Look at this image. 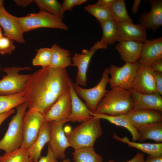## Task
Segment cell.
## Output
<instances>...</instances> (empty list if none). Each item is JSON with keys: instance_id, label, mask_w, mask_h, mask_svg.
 I'll return each instance as SVG.
<instances>
[{"instance_id": "cell-1", "label": "cell", "mask_w": 162, "mask_h": 162, "mask_svg": "<svg viewBox=\"0 0 162 162\" xmlns=\"http://www.w3.org/2000/svg\"><path fill=\"white\" fill-rule=\"evenodd\" d=\"M71 80L66 68L50 66L31 74L23 92L28 110L44 115L61 96L69 91Z\"/></svg>"}, {"instance_id": "cell-2", "label": "cell", "mask_w": 162, "mask_h": 162, "mask_svg": "<svg viewBox=\"0 0 162 162\" xmlns=\"http://www.w3.org/2000/svg\"><path fill=\"white\" fill-rule=\"evenodd\" d=\"M134 101L129 90L111 88L98 104L94 113L110 116L125 114L131 111Z\"/></svg>"}, {"instance_id": "cell-3", "label": "cell", "mask_w": 162, "mask_h": 162, "mask_svg": "<svg viewBox=\"0 0 162 162\" xmlns=\"http://www.w3.org/2000/svg\"><path fill=\"white\" fill-rule=\"evenodd\" d=\"M100 120L92 116L65 134L71 147L74 150L94 147L96 140L103 134Z\"/></svg>"}, {"instance_id": "cell-4", "label": "cell", "mask_w": 162, "mask_h": 162, "mask_svg": "<svg viewBox=\"0 0 162 162\" xmlns=\"http://www.w3.org/2000/svg\"><path fill=\"white\" fill-rule=\"evenodd\" d=\"M16 108V114L11 118L6 132L0 140V149L4 150L5 153L21 147L23 142L22 119L27 106L25 102Z\"/></svg>"}, {"instance_id": "cell-5", "label": "cell", "mask_w": 162, "mask_h": 162, "mask_svg": "<svg viewBox=\"0 0 162 162\" xmlns=\"http://www.w3.org/2000/svg\"><path fill=\"white\" fill-rule=\"evenodd\" d=\"M30 67H6L3 71L6 74L0 80V95H13L23 92L31 74H20L21 70H30Z\"/></svg>"}, {"instance_id": "cell-6", "label": "cell", "mask_w": 162, "mask_h": 162, "mask_svg": "<svg viewBox=\"0 0 162 162\" xmlns=\"http://www.w3.org/2000/svg\"><path fill=\"white\" fill-rule=\"evenodd\" d=\"M20 23L24 32L43 28L68 30V27L62 19L48 12L40 11L19 17Z\"/></svg>"}, {"instance_id": "cell-7", "label": "cell", "mask_w": 162, "mask_h": 162, "mask_svg": "<svg viewBox=\"0 0 162 162\" xmlns=\"http://www.w3.org/2000/svg\"><path fill=\"white\" fill-rule=\"evenodd\" d=\"M108 68H105L101 79L94 87L86 89L82 88L75 83H73L74 91L77 95L85 101L86 104L92 113L95 112L96 106L108 91L106 87L109 83Z\"/></svg>"}, {"instance_id": "cell-8", "label": "cell", "mask_w": 162, "mask_h": 162, "mask_svg": "<svg viewBox=\"0 0 162 162\" xmlns=\"http://www.w3.org/2000/svg\"><path fill=\"white\" fill-rule=\"evenodd\" d=\"M139 67L138 61L126 62L120 67L112 65L108 68V74L111 76L108 83L111 88L119 87L130 90L131 88Z\"/></svg>"}, {"instance_id": "cell-9", "label": "cell", "mask_w": 162, "mask_h": 162, "mask_svg": "<svg viewBox=\"0 0 162 162\" xmlns=\"http://www.w3.org/2000/svg\"><path fill=\"white\" fill-rule=\"evenodd\" d=\"M45 122L44 115L36 110L30 109L25 112L22 119L23 142L21 147L28 149L32 146Z\"/></svg>"}, {"instance_id": "cell-10", "label": "cell", "mask_w": 162, "mask_h": 162, "mask_svg": "<svg viewBox=\"0 0 162 162\" xmlns=\"http://www.w3.org/2000/svg\"><path fill=\"white\" fill-rule=\"evenodd\" d=\"M107 46V45L100 40L95 43L89 50L83 49L81 53L74 54L72 58V66L76 67L78 68L76 84L84 86L86 85L87 72L92 56L97 50L106 49Z\"/></svg>"}, {"instance_id": "cell-11", "label": "cell", "mask_w": 162, "mask_h": 162, "mask_svg": "<svg viewBox=\"0 0 162 162\" xmlns=\"http://www.w3.org/2000/svg\"><path fill=\"white\" fill-rule=\"evenodd\" d=\"M50 138L49 143L55 157L60 160L65 158L66 149L71 146L63 129L66 121L49 122Z\"/></svg>"}, {"instance_id": "cell-12", "label": "cell", "mask_w": 162, "mask_h": 162, "mask_svg": "<svg viewBox=\"0 0 162 162\" xmlns=\"http://www.w3.org/2000/svg\"><path fill=\"white\" fill-rule=\"evenodd\" d=\"M0 26L4 30L3 35L20 43L25 42L24 32L19 21V17L8 13L4 7L0 8Z\"/></svg>"}, {"instance_id": "cell-13", "label": "cell", "mask_w": 162, "mask_h": 162, "mask_svg": "<svg viewBox=\"0 0 162 162\" xmlns=\"http://www.w3.org/2000/svg\"><path fill=\"white\" fill-rule=\"evenodd\" d=\"M131 88L144 94L158 92L154 81V71L150 66L139 64V67Z\"/></svg>"}, {"instance_id": "cell-14", "label": "cell", "mask_w": 162, "mask_h": 162, "mask_svg": "<svg viewBox=\"0 0 162 162\" xmlns=\"http://www.w3.org/2000/svg\"><path fill=\"white\" fill-rule=\"evenodd\" d=\"M71 110L69 91L61 96L44 114L45 121L68 122Z\"/></svg>"}, {"instance_id": "cell-15", "label": "cell", "mask_w": 162, "mask_h": 162, "mask_svg": "<svg viewBox=\"0 0 162 162\" xmlns=\"http://www.w3.org/2000/svg\"><path fill=\"white\" fill-rule=\"evenodd\" d=\"M117 41H133L144 43L147 40L146 30L140 24L122 22L117 23Z\"/></svg>"}, {"instance_id": "cell-16", "label": "cell", "mask_w": 162, "mask_h": 162, "mask_svg": "<svg viewBox=\"0 0 162 162\" xmlns=\"http://www.w3.org/2000/svg\"><path fill=\"white\" fill-rule=\"evenodd\" d=\"M151 9L149 12L144 11L139 18L140 24L146 30L154 32L162 25V1L150 0Z\"/></svg>"}, {"instance_id": "cell-17", "label": "cell", "mask_w": 162, "mask_h": 162, "mask_svg": "<svg viewBox=\"0 0 162 162\" xmlns=\"http://www.w3.org/2000/svg\"><path fill=\"white\" fill-rule=\"evenodd\" d=\"M134 101L132 110L148 109L162 111V95L158 92L152 94L139 93L132 89L130 90Z\"/></svg>"}, {"instance_id": "cell-18", "label": "cell", "mask_w": 162, "mask_h": 162, "mask_svg": "<svg viewBox=\"0 0 162 162\" xmlns=\"http://www.w3.org/2000/svg\"><path fill=\"white\" fill-rule=\"evenodd\" d=\"M162 59V38L147 40L143 43L139 64L150 66L154 62Z\"/></svg>"}, {"instance_id": "cell-19", "label": "cell", "mask_w": 162, "mask_h": 162, "mask_svg": "<svg viewBox=\"0 0 162 162\" xmlns=\"http://www.w3.org/2000/svg\"><path fill=\"white\" fill-rule=\"evenodd\" d=\"M69 92L71 100V110L68 119V122H82L92 117L91 114L92 112L75 93L71 80Z\"/></svg>"}, {"instance_id": "cell-20", "label": "cell", "mask_w": 162, "mask_h": 162, "mask_svg": "<svg viewBox=\"0 0 162 162\" xmlns=\"http://www.w3.org/2000/svg\"><path fill=\"white\" fill-rule=\"evenodd\" d=\"M125 115L136 128L146 124L162 122L161 112L155 110L137 109L132 110Z\"/></svg>"}, {"instance_id": "cell-21", "label": "cell", "mask_w": 162, "mask_h": 162, "mask_svg": "<svg viewBox=\"0 0 162 162\" xmlns=\"http://www.w3.org/2000/svg\"><path fill=\"white\" fill-rule=\"evenodd\" d=\"M143 43L133 41L119 42L115 47L121 59L125 62L138 61L140 56Z\"/></svg>"}, {"instance_id": "cell-22", "label": "cell", "mask_w": 162, "mask_h": 162, "mask_svg": "<svg viewBox=\"0 0 162 162\" xmlns=\"http://www.w3.org/2000/svg\"><path fill=\"white\" fill-rule=\"evenodd\" d=\"M50 138V127L49 122L45 121L42 126L38 136L28 149L29 157L33 162H38L41 157L42 150Z\"/></svg>"}, {"instance_id": "cell-23", "label": "cell", "mask_w": 162, "mask_h": 162, "mask_svg": "<svg viewBox=\"0 0 162 162\" xmlns=\"http://www.w3.org/2000/svg\"><path fill=\"white\" fill-rule=\"evenodd\" d=\"M113 139L127 144L130 147L135 148L149 155L154 156H162V143H140L130 141L127 136L121 138L114 133Z\"/></svg>"}, {"instance_id": "cell-24", "label": "cell", "mask_w": 162, "mask_h": 162, "mask_svg": "<svg viewBox=\"0 0 162 162\" xmlns=\"http://www.w3.org/2000/svg\"><path fill=\"white\" fill-rule=\"evenodd\" d=\"M136 130L139 136L138 141L150 139L158 143L162 142V122L146 124L136 128Z\"/></svg>"}, {"instance_id": "cell-25", "label": "cell", "mask_w": 162, "mask_h": 162, "mask_svg": "<svg viewBox=\"0 0 162 162\" xmlns=\"http://www.w3.org/2000/svg\"><path fill=\"white\" fill-rule=\"evenodd\" d=\"M91 114L92 116L96 118L107 120L110 123L117 126L125 128L131 133L132 141H138L139 136L136 129L131 124L125 114L110 116L104 114H98L92 112Z\"/></svg>"}, {"instance_id": "cell-26", "label": "cell", "mask_w": 162, "mask_h": 162, "mask_svg": "<svg viewBox=\"0 0 162 162\" xmlns=\"http://www.w3.org/2000/svg\"><path fill=\"white\" fill-rule=\"evenodd\" d=\"M52 57L50 66L57 68H66L72 66L71 53L68 50L62 49L54 44L51 48Z\"/></svg>"}, {"instance_id": "cell-27", "label": "cell", "mask_w": 162, "mask_h": 162, "mask_svg": "<svg viewBox=\"0 0 162 162\" xmlns=\"http://www.w3.org/2000/svg\"><path fill=\"white\" fill-rule=\"evenodd\" d=\"M109 8L112 18L117 23L133 22L127 12L124 0H114Z\"/></svg>"}, {"instance_id": "cell-28", "label": "cell", "mask_w": 162, "mask_h": 162, "mask_svg": "<svg viewBox=\"0 0 162 162\" xmlns=\"http://www.w3.org/2000/svg\"><path fill=\"white\" fill-rule=\"evenodd\" d=\"M74 150L72 153L74 162H103V157L95 152L94 147Z\"/></svg>"}, {"instance_id": "cell-29", "label": "cell", "mask_w": 162, "mask_h": 162, "mask_svg": "<svg viewBox=\"0 0 162 162\" xmlns=\"http://www.w3.org/2000/svg\"><path fill=\"white\" fill-rule=\"evenodd\" d=\"M100 23L103 33L100 40L107 45L114 44L117 41V23L111 18Z\"/></svg>"}, {"instance_id": "cell-30", "label": "cell", "mask_w": 162, "mask_h": 162, "mask_svg": "<svg viewBox=\"0 0 162 162\" xmlns=\"http://www.w3.org/2000/svg\"><path fill=\"white\" fill-rule=\"evenodd\" d=\"M25 101L23 92L13 95H0V114L13 109Z\"/></svg>"}, {"instance_id": "cell-31", "label": "cell", "mask_w": 162, "mask_h": 162, "mask_svg": "<svg viewBox=\"0 0 162 162\" xmlns=\"http://www.w3.org/2000/svg\"><path fill=\"white\" fill-rule=\"evenodd\" d=\"M33 2L37 5L40 11L48 12L61 19L64 18L62 4L57 0H34Z\"/></svg>"}, {"instance_id": "cell-32", "label": "cell", "mask_w": 162, "mask_h": 162, "mask_svg": "<svg viewBox=\"0 0 162 162\" xmlns=\"http://www.w3.org/2000/svg\"><path fill=\"white\" fill-rule=\"evenodd\" d=\"M0 162H33L30 158L28 149L22 147L0 156Z\"/></svg>"}, {"instance_id": "cell-33", "label": "cell", "mask_w": 162, "mask_h": 162, "mask_svg": "<svg viewBox=\"0 0 162 162\" xmlns=\"http://www.w3.org/2000/svg\"><path fill=\"white\" fill-rule=\"evenodd\" d=\"M84 9L94 16L100 23L112 18L109 7L97 3L88 5L85 7Z\"/></svg>"}, {"instance_id": "cell-34", "label": "cell", "mask_w": 162, "mask_h": 162, "mask_svg": "<svg viewBox=\"0 0 162 162\" xmlns=\"http://www.w3.org/2000/svg\"><path fill=\"white\" fill-rule=\"evenodd\" d=\"M52 57L51 48H41L37 50V53L33 59V66H40L44 68L50 66Z\"/></svg>"}, {"instance_id": "cell-35", "label": "cell", "mask_w": 162, "mask_h": 162, "mask_svg": "<svg viewBox=\"0 0 162 162\" xmlns=\"http://www.w3.org/2000/svg\"><path fill=\"white\" fill-rule=\"evenodd\" d=\"M14 41L4 35L0 38V53L2 55L10 54L15 49Z\"/></svg>"}, {"instance_id": "cell-36", "label": "cell", "mask_w": 162, "mask_h": 162, "mask_svg": "<svg viewBox=\"0 0 162 162\" xmlns=\"http://www.w3.org/2000/svg\"><path fill=\"white\" fill-rule=\"evenodd\" d=\"M86 0H64L62 4V12L64 13L66 10H72L75 6L79 5L85 3Z\"/></svg>"}, {"instance_id": "cell-37", "label": "cell", "mask_w": 162, "mask_h": 162, "mask_svg": "<svg viewBox=\"0 0 162 162\" xmlns=\"http://www.w3.org/2000/svg\"><path fill=\"white\" fill-rule=\"evenodd\" d=\"M38 162H59L54 156L49 144L46 155L41 156Z\"/></svg>"}, {"instance_id": "cell-38", "label": "cell", "mask_w": 162, "mask_h": 162, "mask_svg": "<svg viewBox=\"0 0 162 162\" xmlns=\"http://www.w3.org/2000/svg\"><path fill=\"white\" fill-rule=\"evenodd\" d=\"M154 76L157 92L162 95V72L154 71Z\"/></svg>"}, {"instance_id": "cell-39", "label": "cell", "mask_w": 162, "mask_h": 162, "mask_svg": "<svg viewBox=\"0 0 162 162\" xmlns=\"http://www.w3.org/2000/svg\"><path fill=\"white\" fill-rule=\"evenodd\" d=\"M150 66L154 71L162 72V59L154 62Z\"/></svg>"}, {"instance_id": "cell-40", "label": "cell", "mask_w": 162, "mask_h": 162, "mask_svg": "<svg viewBox=\"0 0 162 162\" xmlns=\"http://www.w3.org/2000/svg\"><path fill=\"white\" fill-rule=\"evenodd\" d=\"M144 154L139 152L132 158L125 162H144ZM106 162H114V161L110 160Z\"/></svg>"}, {"instance_id": "cell-41", "label": "cell", "mask_w": 162, "mask_h": 162, "mask_svg": "<svg viewBox=\"0 0 162 162\" xmlns=\"http://www.w3.org/2000/svg\"><path fill=\"white\" fill-rule=\"evenodd\" d=\"M14 1L16 5L23 7L28 6L33 2L32 0H15Z\"/></svg>"}, {"instance_id": "cell-42", "label": "cell", "mask_w": 162, "mask_h": 162, "mask_svg": "<svg viewBox=\"0 0 162 162\" xmlns=\"http://www.w3.org/2000/svg\"><path fill=\"white\" fill-rule=\"evenodd\" d=\"M144 162H162V156H154L149 155Z\"/></svg>"}, {"instance_id": "cell-43", "label": "cell", "mask_w": 162, "mask_h": 162, "mask_svg": "<svg viewBox=\"0 0 162 162\" xmlns=\"http://www.w3.org/2000/svg\"><path fill=\"white\" fill-rule=\"evenodd\" d=\"M15 112V110L13 109L8 112L0 114V125L5 119L14 113Z\"/></svg>"}, {"instance_id": "cell-44", "label": "cell", "mask_w": 162, "mask_h": 162, "mask_svg": "<svg viewBox=\"0 0 162 162\" xmlns=\"http://www.w3.org/2000/svg\"><path fill=\"white\" fill-rule=\"evenodd\" d=\"M141 2L140 0L134 1L131 9L132 12L133 14H136L137 12Z\"/></svg>"}, {"instance_id": "cell-45", "label": "cell", "mask_w": 162, "mask_h": 162, "mask_svg": "<svg viewBox=\"0 0 162 162\" xmlns=\"http://www.w3.org/2000/svg\"><path fill=\"white\" fill-rule=\"evenodd\" d=\"M114 0H99L97 3L109 7Z\"/></svg>"}, {"instance_id": "cell-46", "label": "cell", "mask_w": 162, "mask_h": 162, "mask_svg": "<svg viewBox=\"0 0 162 162\" xmlns=\"http://www.w3.org/2000/svg\"><path fill=\"white\" fill-rule=\"evenodd\" d=\"M61 162H70V160L69 158L64 159Z\"/></svg>"}, {"instance_id": "cell-47", "label": "cell", "mask_w": 162, "mask_h": 162, "mask_svg": "<svg viewBox=\"0 0 162 162\" xmlns=\"http://www.w3.org/2000/svg\"><path fill=\"white\" fill-rule=\"evenodd\" d=\"M4 1L2 0H0V8L4 7Z\"/></svg>"}, {"instance_id": "cell-48", "label": "cell", "mask_w": 162, "mask_h": 162, "mask_svg": "<svg viewBox=\"0 0 162 162\" xmlns=\"http://www.w3.org/2000/svg\"><path fill=\"white\" fill-rule=\"evenodd\" d=\"M3 35V34L2 33V29L0 26V38Z\"/></svg>"}, {"instance_id": "cell-49", "label": "cell", "mask_w": 162, "mask_h": 162, "mask_svg": "<svg viewBox=\"0 0 162 162\" xmlns=\"http://www.w3.org/2000/svg\"><path fill=\"white\" fill-rule=\"evenodd\" d=\"M1 66H0V71H1Z\"/></svg>"}]
</instances>
